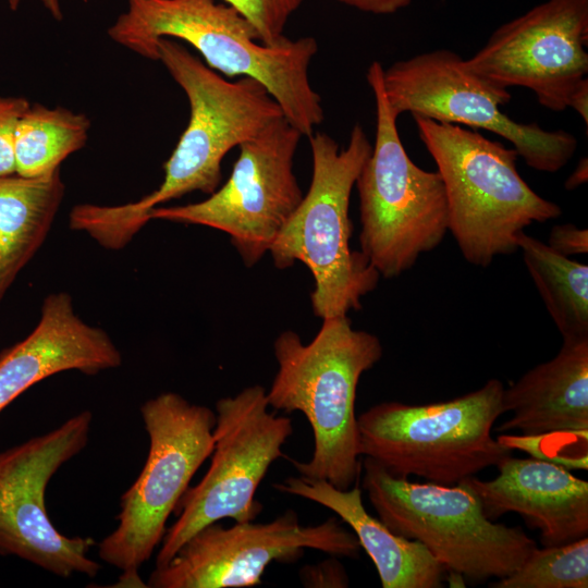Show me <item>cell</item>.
Listing matches in <instances>:
<instances>
[{
	"label": "cell",
	"mask_w": 588,
	"mask_h": 588,
	"mask_svg": "<svg viewBox=\"0 0 588 588\" xmlns=\"http://www.w3.org/2000/svg\"><path fill=\"white\" fill-rule=\"evenodd\" d=\"M126 10L108 28L120 46L158 61L161 38L195 48L207 66L229 77L260 82L280 105L284 118L309 137L324 119L320 95L308 68L318 51L314 37H284L268 46L234 8L216 0H125Z\"/></svg>",
	"instance_id": "obj_1"
},
{
	"label": "cell",
	"mask_w": 588,
	"mask_h": 588,
	"mask_svg": "<svg viewBox=\"0 0 588 588\" xmlns=\"http://www.w3.org/2000/svg\"><path fill=\"white\" fill-rule=\"evenodd\" d=\"M517 247L563 341L588 339V266L525 232Z\"/></svg>",
	"instance_id": "obj_21"
},
{
	"label": "cell",
	"mask_w": 588,
	"mask_h": 588,
	"mask_svg": "<svg viewBox=\"0 0 588 588\" xmlns=\"http://www.w3.org/2000/svg\"><path fill=\"white\" fill-rule=\"evenodd\" d=\"M89 128L90 120L83 113L30 103L15 131L16 174L37 177L56 172L63 160L85 146Z\"/></svg>",
	"instance_id": "obj_22"
},
{
	"label": "cell",
	"mask_w": 588,
	"mask_h": 588,
	"mask_svg": "<svg viewBox=\"0 0 588 588\" xmlns=\"http://www.w3.org/2000/svg\"><path fill=\"white\" fill-rule=\"evenodd\" d=\"M503 390L500 380L490 379L480 389L448 401L373 405L357 417L360 455L394 477L457 485L512 453L491 434L504 414Z\"/></svg>",
	"instance_id": "obj_6"
},
{
	"label": "cell",
	"mask_w": 588,
	"mask_h": 588,
	"mask_svg": "<svg viewBox=\"0 0 588 588\" xmlns=\"http://www.w3.org/2000/svg\"><path fill=\"white\" fill-rule=\"evenodd\" d=\"M569 108L575 110L588 125V82L584 83L574 95Z\"/></svg>",
	"instance_id": "obj_30"
},
{
	"label": "cell",
	"mask_w": 588,
	"mask_h": 588,
	"mask_svg": "<svg viewBox=\"0 0 588 588\" xmlns=\"http://www.w3.org/2000/svg\"><path fill=\"white\" fill-rule=\"evenodd\" d=\"M278 371L267 393L269 407L301 412L314 436L309 461L289 458L299 475L322 479L340 490L358 482L362 475L355 402L364 372L382 357L383 347L372 333L355 330L347 316L322 319L305 344L286 330L273 343Z\"/></svg>",
	"instance_id": "obj_2"
},
{
	"label": "cell",
	"mask_w": 588,
	"mask_h": 588,
	"mask_svg": "<svg viewBox=\"0 0 588 588\" xmlns=\"http://www.w3.org/2000/svg\"><path fill=\"white\" fill-rule=\"evenodd\" d=\"M491 480L471 476L460 483L478 497L489 519L514 512L540 530L543 547L588 536V482L567 468L538 458H503Z\"/></svg>",
	"instance_id": "obj_16"
},
{
	"label": "cell",
	"mask_w": 588,
	"mask_h": 588,
	"mask_svg": "<svg viewBox=\"0 0 588 588\" xmlns=\"http://www.w3.org/2000/svg\"><path fill=\"white\" fill-rule=\"evenodd\" d=\"M382 73L373 61L366 74L376 103V139L355 184L360 252L380 275L392 279L441 244L449 232V207L440 173L419 168L403 146Z\"/></svg>",
	"instance_id": "obj_7"
},
{
	"label": "cell",
	"mask_w": 588,
	"mask_h": 588,
	"mask_svg": "<svg viewBox=\"0 0 588 588\" xmlns=\"http://www.w3.org/2000/svg\"><path fill=\"white\" fill-rule=\"evenodd\" d=\"M122 355L106 331L82 320L68 293L48 295L34 330L0 353V412L39 381L66 370L96 375Z\"/></svg>",
	"instance_id": "obj_17"
},
{
	"label": "cell",
	"mask_w": 588,
	"mask_h": 588,
	"mask_svg": "<svg viewBox=\"0 0 588 588\" xmlns=\"http://www.w3.org/2000/svg\"><path fill=\"white\" fill-rule=\"evenodd\" d=\"M158 61L185 93L189 120L163 164L160 186L140 199L110 208L113 226L134 236L149 221L151 209L192 192L212 194L219 186L221 162L234 147L255 137L283 111L258 81H226L172 38L157 42Z\"/></svg>",
	"instance_id": "obj_3"
},
{
	"label": "cell",
	"mask_w": 588,
	"mask_h": 588,
	"mask_svg": "<svg viewBox=\"0 0 588 588\" xmlns=\"http://www.w3.org/2000/svg\"><path fill=\"white\" fill-rule=\"evenodd\" d=\"M588 177V162L587 158H583L577 163L573 173L565 182V188L571 191L587 182Z\"/></svg>",
	"instance_id": "obj_31"
},
{
	"label": "cell",
	"mask_w": 588,
	"mask_h": 588,
	"mask_svg": "<svg viewBox=\"0 0 588 588\" xmlns=\"http://www.w3.org/2000/svg\"><path fill=\"white\" fill-rule=\"evenodd\" d=\"M9 8L12 11H15L19 9L23 0H7ZM45 9L48 11V13L57 21H61L63 19V13L61 9V1L60 0H40Z\"/></svg>",
	"instance_id": "obj_32"
},
{
	"label": "cell",
	"mask_w": 588,
	"mask_h": 588,
	"mask_svg": "<svg viewBox=\"0 0 588 588\" xmlns=\"http://www.w3.org/2000/svg\"><path fill=\"white\" fill-rule=\"evenodd\" d=\"M493 588H587L588 536L552 547H538Z\"/></svg>",
	"instance_id": "obj_23"
},
{
	"label": "cell",
	"mask_w": 588,
	"mask_h": 588,
	"mask_svg": "<svg viewBox=\"0 0 588 588\" xmlns=\"http://www.w3.org/2000/svg\"><path fill=\"white\" fill-rule=\"evenodd\" d=\"M149 437L146 463L121 497L118 527L99 544L98 555L123 573H137L161 543L167 520L213 449L216 413L164 392L140 407Z\"/></svg>",
	"instance_id": "obj_9"
},
{
	"label": "cell",
	"mask_w": 588,
	"mask_h": 588,
	"mask_svg": "<svg viewBox=\"0 0 588 588\" xmlns=\"http://www.w3.org/2000/svg\"><path fill=\"white\" fill-rule=\"evenodd\" d=\"M548 246L569 257L588 253V231L572 223L556 224L551 229Z\"/></svg>",
	"instance_id": "obj_28"
},
{
	"label": "cell",
	"mask_w": 588,
	"mask_h": 588,
	"mask_svg": "<svg viewBox=\"0 0 588 588\" xmlns=\"http://www.w3.org/2000/svg\"><path fill=\"white\" fill-rule=\"evenodd\" d=\"M362 487L379 519L420 542L448 573L471 580L503 578L537 548L519 527L493 523L478 497L462 483L413 482L362 461Z\"/></svg>",
	"instance_id": "obj_8"
},
{
	"label": "cell",
	"mask_w": 588,
	"mask_h": 588,
	"mask_svg": "<svg viewBox=\"0 0 588 588\" xmlns=\"http://www.w3.org/2000/svg\"><path fill=\"white\" fill-rule=\"evenodd\" d=\"M588 0H547L497 28L465 65L501 88L530 89L552 111L588 82Z\"/></svg>",
	"instance_id": "obj_15"
},
{
	"label": "cell",
	"mask_w": 588,
	"mask_h": 588,
	"mask_svg": "<svg viewBox=\"0 0 588 588\" xmlns=\"http://www.w3.org/2000/svg\"><path fill=\"white\" fill-rule=\"evenodd\" d=\"M345 5L372 14H392L408 7L412 0H336Z\"/></svg>",
	"instance_id": "obj_29"
},
{
	"label": "cell",
	"mask_w": 588,
	"mask_h": 588,
	"mask_svg": "<svg viewBox=\"0 0 588 588\" xmlns=\"http://www.w3.org/2000/svg\"><path fill=\"white\" fill-rule=\"evenodd\" d=\"M30 102L0 94V176L15 174L14 139L19 121Z\"/></svg>",
	"instance_id": "obj_26"
},
{
	"label": "cell",
	"mask_w": 588,
	"mask_h": 588,
	"mask_svg": "<svg viewBox=\"0 0 588 588\" xmlns=\"http://www.w3.org/2000/svg\"><path fill=\"white\" fill-rule=\"evenodd\" d=\"M331 555L329 559L314 565H305L299 571L302 585L309 588H344L348 578L343 565Z\"/></svg>",
	"instance_id": "obj_27"
},
{
	"label": "cell",
	"mask_w": 588,
	"mask_h": 588,
	"mask_svg": "<svg viewBox=\"0 0 588 588\" xmlns=\"http://www.w3.org/2000/svg\"><path fill=\"white\" fill-rule=\"evenodd\" d=\"M413 118L443 181L449 231L467 262L490 266L518 250L526 228L562 215L520 176L514 148L457 124Z\"/></svg>",
	"instance_id": "obj_4"
},
{
	"label": "cell",
	"mask_w": 588,
	"mask_h": 588,
	"mask_svg": "<svg viewBox=\"0 0 588 588\" xmlns=\"http://www.w3.org/2000/svg\"><path fill=\"white\" fill-rule=\"evenodd\" d=\"M313 174L309 188L269 252L278 269L303 262L315 279L313 311L322 319L347 316L373 291L379 272L360 250L350 247V198L372 146L360 124L346 148L326 133L309 137Z\"/></svg>",
	"instance_id": "obj_5"
},
{
	"label": "cell",
	"mask_w": 588,
	"mask_h": 588,
	"mask_svg": "<svg viewBox=\"0 0 588 588\" xmlns=\"http://www.w3.org/2000/svg\"><path fill=\"white\" fill-rule=\"evenodd\" d=\"M382 81L388 102L397 115L409 112L489 131L510 142L537 171H560L577 150L572 133L511 119L502 111L512 98L509 90L473 73L465 59L449 49L396 61L383 69Z\"/></svg>",
	"instance_id": "obj_11"
},
{
	"label": "cell",
	"mask_w": 588,
	"mask_h": 588,
	"mask_svg": "<svg viewBox=\"0 0 588 588\" xmlns=\"http://www.w3.org/2000/svg\"><path fill=\"white\" fill-rule=\"evenodd\" d=\"M303 137L285 118L238 146L225 184L205 200L156 207L149 220L197 224L225 232L246 267L268 252L303 199L293 171Z\"/></svg>",
	"instance_id": "obj_12"
},
{
	"label": "cell",
	"mask_w": 588,
	"mask_h": 588,
	"mask_svg": "<svg viewBox=\"0 0 588 588\" xmlns=\"http://www.w3.org/2000/svg\"><path fill=\"white\" fill-rule=\"evenodd\" d=\"M256 29L260 42L272 46L284 37L290 17L304 0H223Z\"/></svg>",
	"instance_id": "obj_25"
},
{
	"label": "cell",
	"mask_w": 588,
	"mask_h": 588,
	"mask_svg": "<svg viewBox=\"0 0 588 588\" xmlns=\"http://www.w3.org/2000/svg\"><path fill=\"white\" fill-rule=\"evenodd\" d=\"M497 441L506 449L519 450L534 458L543 460L571 469H588V453L575 450L574 444H587L586 432H551L542 434H502Z\"/></svg>",
	"instance_id": "obj_24"
},
{
	"label": "cell",
	"mask_w": 588,
	"mask_h": 588,
	"mask_svg": "<svg viewBox=\"0 0 588 588\" xmlns=\"http://www.w3.org/2000/svg\"><path fill=\"white\" fill-rule=\"evenodd\" d=\"M502 407L511 416L498 432L588 431V339L563 341L553 358L504 388Z\"/></svg>",
	"instance_id": "obj_18"
},
{
	"label": "cell",
	"mask_w": 588,
	"mask_h": 588,
	"mask_svg": "<svg viewBox=\"0 0 588 588\" xmlns=\"http://www.w3.org/2000/svg\"><path fill=\"white\" fill-rule=\"evenodd\" d=\"M266 392L255 384L217 401L210 466L181 498L179 517L167 528L156 567L167 564L203 527L223 518L252 522L260 514L256 491L272 463L284 456L282 446L293 433L289 417L269 411Z\"/></svg>",
	"instance_id": "obj_10"
},
{
	"label": "cell",
	"mask_w": 588,
	"mask_h": 588,
	"mask_svg": "<svg viewBox=\"0 0 588 588\" xmlns=\"http://www.w3.org/2000/svg\"><path fill=\"white\" fill-rule=\"evenodd\" d=\"M93 415L69 418L42 436L0 452V555L17 556L60 577H95L93 538L66 537L51 523L45 492L58 469L87 444Z\"/></svg>",
	"instance_id": "obj_13"
},
{
	"label": "cell",
	"mask_w": 588,
	"mask_h": 588,
	"mask_svg": "<svg viewBox=\"0 0 588 588\" xmlns=\"http://www.w3.org/2000/svg\"><path fill=\"white\" fill-rule=\"evenodd\" d=\"M64 193L60 170L0 176V303L47 237Z\"/></svg>",
	"instance_id": "obj_20"
},
{
	"label": "cell",
	"mask_w": 588,
	"mask_h": 588,
	"mask_svg": "<svg viewBox=\"0 0 588 588\" xmlns=\"http://www.w3.org/2000/svg\"><path fill=\"white\" fill-rule=\"evenodd\" d=\"M274 489L316 502L332 512L355 534L373 562L383 588H439L446 571L418 541L393 532L365 509L358 482L340 490L326 480L287 477Z\"/></svg>",
	"instance_id": "obj_19"
},
{
	"label": "cell",
	"mask_w": 588,
	"mask_h": 588,
	"mask_svg": "<svg viewBox=\"0 0 588 588\" xmlns=\"http://www.w3.org/2000/svg\"><path fill=\"white\" fill-rule=\"evenodd\" d=\"M306 549L358 559L360 544L342 520L304 526L293 510L268 523L209 524L150 573L151 588H243L262 583L272 562L293 563Z\"/></svg>",
	"instance_id": "obj_14"
}]
</instances>
